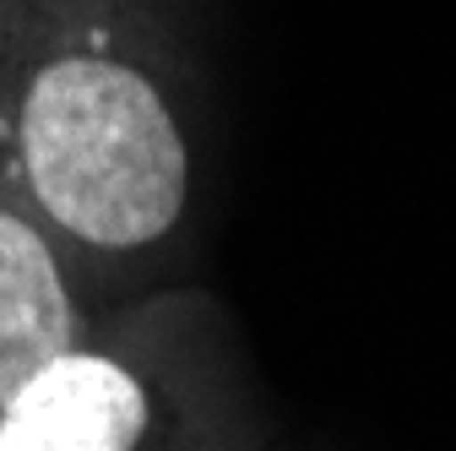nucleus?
<instances>
[{
    "label": "nucleus",
    "instance_id": "nucleus-3",
    "mask_svg": "<svg viewBox=\"0 0 456 451\" xmlns=\"http://www.w3.org/2000/svg\"><path fill=\"white\" fill-rule=\"evenodd\" d=\"M77 348V305L49 245L0 212V408L61 354Z\"/></svg>",
    "mask_w": 456,
    "mask_h": 451
},
{
    "label": "nucleus",
    "instance_id": "nucleus-2",
    "mask_svg": "<svg viewBox=\"0 0 456 451\" xmlns=\"http://www.w3.org/2000/svg\"><path fill=\"white\" fill-rule=\"evenodd\" d=\"M147 424V386L120 359L71 348L0 408V451H136Z\"/></svg>",
    "mask_w": 456,
    "mask_h": 451
},
{
    "label": "nucleus",
    "instance_id": "nucleus-1",
    "mask_svg": "<svg viewBox=\"0 0 456 451\" xmlns=\"http://www.w3.org/2000/svg\"><path fill=\"white\" fill-rule=\"evenodd\" d=\"M22 168L33 201L98 250L152 245L185 207V142L158 87L98 54H71L22 98Z\"/></svg>",
    "mask_w": 456,
    "mask_h": 451
}]
</instances>
